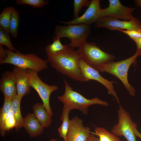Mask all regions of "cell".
Instances as JSON below:
<instances>
[{"label": "cell", "instance_id": "6da1fadb", "mask_svg": "<svg viewBox=\"0 0 141 141\" xmlns=\"http://www.w3.org/2000/svg\"><path fill=\"white\" fill-rule=\"evenodd\" d=\"M46 55L48 62L57 72L74 80L85 82L79 65L81 58L78 50L64 45L61 51L54 54L46 53Z\"/></svg>", "mask_w": 141, "mask_h": 141}, {"label": "cell", "instance_id": "7a4b0ae2", "mask_svg": "<svg viewBox=\"0 0 141 141\" xmlns=\"http://www.w3.org/2000/svg\"><path fill=\"white\" fill-rule=\"evenodd\" d=\"M139 56H141V51H136L133 55L126 59L118 62L109 61L101 65L97 70L108 73L118 78L122 83L129 94L134 97L136 90L128 81V72L132 64L136 66L137 58Z\"/></svg>", "mask_w": 141, "mask_h": 141}, {"label": "cell", "instance_id": "3957f363", "mask_svg": "<svg viewBox=\"0 0 141 141\" xmlns=\"http://www.w3.org/2000/svg\"><path fill=\"white\" fill-rule=\"evenodd\" d=\"M65 91L62 96L57 98L63 103L64 106L70 109H76L80 111L84 115H87L89 107L97 104L105 106L108 105V103L97 97L91 99H87L78 92L73 90L69 84L63 78Z\"/></svg>", "mask_w": 141, "mask_h": 141}, {"label": "cell", "instance_id": "277c9868", "mask_svg": "<svg viewBox=\"0 0 141 141\" xmlns=\"http://www.w3.org/2000/svg\"><path fill=\"white\" fill-rule=\"evenodd\" d=\"M7 54L6 58L0 62L1 64H9L26 69H30L40 72L48 68L47 60L42 59L36 54L30 53L22 54L18 50L16 52L6 49Z\"/></svg>", "mask_w": 141, "mask_h": 141}, {"label": "cell", "instance_id": "5b68a950", "mask_svg": "<svg viewBox=\"0 0 141 141\" xmlns=\"http://www.w3.org/2000/svg\"><path fill=\"white\" fill-rule=\"evenodd\" d=\"M78 48L81 59L97 70L101 65L113 61L116 58L114 55L102 51L94 42H85L80 45Z\"/></svg>", "mask_w": 141, "mask_h": 141}, {"label": "cell", "instance_id": "8992f818", "mask_svg": "<svg viewBox=\"0 0 141 141\" xmlns=\"http://www.w3.org/2000/svg\"><path fill=\"white\" fill-rule=\"evenodd\" d=\"M54 36L61 39L66 37L70 41L69 45L72 48L79 47L86 39L91 32V27L84 24L69 25L67 26H55Z\"/></svg>", "mask_w": 141, "mask_h": 141}, {"label": "cell", "instance_id": "52a82bcc", "mask_svg": "<svg viewBox=\"0 0 141 141\" xmlns=\"http://www.w3.org/2000/svg\"><path fill=\"white\" fill-rule=\"evenodd\" d=\"M28 76L31 87L33 88L37 92L41 98L43 104L50 115L52 116L53 113L50 107V98L51 94L58 89L55 85H48L41 79L37 71L33 70H27Z\"/></svg>", "mask_w": 141, "mask_h": 141}, {"label": "cell", "instance_id": "ba28073f", "mask_svg": "<svg viewBox=\"0 0 141 141\" xmlns=\"http://www.w3.org/2000/svg\"><path fill=\"white\" fill-rule=\"evenodd\" d=\"M118 121L111 130V132L117 137L123 136L128 141H136L133 128L137 125L132 120L130 114L119 106L118 111Z\"/></svg>", "mask_w": 141, "mask_h": 141}, {"label": "cell", "instance_id": "9c48e42d", "mask_svg": "<svg viewBox=\"0 0 141 141\" xmlns=\"http://www.w3.org/2000/svg\"><path fill=\"white\" fill-rule=\"evenodd\" d=\"M95 26L108 28L111 30H125L141 32V22L136 18L133 20L122 21L111 17H101L96 22Z\"/></svg>", "mask_w": 141, "mask_h": 141}, {"label": "cell", "instance_id": "30bf717a", "mask_svg": "<svg viewBox=\"0 0 141 141\" xmlns=\"http://www.w3.org/2000/svg\"><path fill=\"white\" fill-rule=\"evenodd\" d=\"M107 8L102 9L100 12V18L111 17L118 19L129 21L135 19L132 13L136 8L126 7L122 5L119 0H109Z\"/></svg>", "mask_w": 141, "mask_h": 141}, {"label": "cell", "instance_id": "8fae6325", "mask_svg": "<svg viewBox=\"0 0 141 141\" xmlns=\"http://www.w3.org/2000/svg\"><path fill=\"white\" fill-rule=\"evenodd\" d=\"M79 65L85 82L93 80L101 83L107 89L108 93L113 96L118 103L120 105L119 99L113 86L115 81H109L104 78L100 75L98 71L90 67L81 59L79 61Z\"/></svg>", "mask_w": 141, "mask_h": 141}, {"label": "cell", "instance_id": "7c38bea8", "mask_svg": "<svg viewBox=\"0 0 141 141\" xmlns=\"http://www.w3.org/2000/svg\"><path fill=\"white\" fill-rule=\"evenodd\" d=\"M101 9L100 5V0H92L90 1L89 6L81 16L70 21H62L61 23L68 25L84 24L90 26L96 23L100 18Z\"/></svg>", "mask_w": 141, "mask_h": 141}, {"label": "cell", "instance_id": "4fadbf2b", "mask_svg": "<svg viewBox=\"0 0 141 141\" xmlns=\"http://www.w3.org/2000/svg\"><path fill=\"white\" fill-rule=\"evenodd\" d=\"M83 121L76 116L69 120L66 141H86L90 134V128L84 126Z\"/></svg>", "mask_w": 141, "mask_h": 141}, {"label": "cell", "instance_id": "5bb4252c", "mask_svg": "<svg viewBox=\"0 0 141 141\" xmlns=\"http://www.w3.org/2000/svg\"><path fill=\"white\" fill-rule=\"evenodd\" d=\"M0 90L4 99H12L17 93L16 80L13 71H5L3 73L0 80Z\"/></svg>", "mask_w": 141, "mask_h": 141}, {"label": "cell", "instance_id": "9a60e30c", "mask_svg": "<svg viewBox=\"0 0 141 141\" xmlns=\"http://www.w3.org/2000/svg\"><path fill=\"white\" fill-rule=\"evenodd\" d=\"M27 70L15 66L13 71L16 80L17 95L22 97L29 94L31 90Z\"/></svg>", "mask_w": 141, "mask_h": 141}, {"label": "cell", "instance_id": "2e32d148", "mask_svg": "<svg viewBox=\"0 0 141 141\" xmlns=\"http://www.w3.org/2000/svg\"><path fill=\"white\" fill-rule=\"evenodd\" d=\"M23 127L32 138L37 137L44 132V128L38 121L33 113H28L24 119Z\"/></svg>", "mask_w": 141, "mask_h": 141}, {"label": "cell", "instance_id": "e0dca14e", "mask_svg": "<svg viewBox=\"0 0 141 141\" xmlns=\"http://www.w3.org/2000/svg\"><path fill=\"white\" fill-rule=\"evenodd\" d=\"M33 114L44 128H48L52 122L51 116L43 104L37 103L32 106Z\"/></svg>", "mask_w": 141, "mask_h": 141}, {"label": "cell", "instance_id": "ac0fdd59", "mask_svg": "<svg viewBox=\"0 0 141 141\" xmlns=\"http://www.w3.org/2000/svg\"><path fill=\"white\" fill-rule=\"evenodd\" d=\"M22 97L15 95L11 99V111L15 118L16 123V130L18 131L23 127L24 118L21 116L20 103Z\"/></svg>", "mask_w": 141, "mask_h": 141}, {"label": "cell", "instance_id": "d6986e66", "mask_svg": "<svg viewBox=\"0 0 141 141\" xmlns=\"http://www.w3.org/2000/svg\"><path fill=\"white\" fill-rule=\"evenodd\" d=\"M71 110L70 109L64 106L60 118L62 124L58 129L60 137L62 138L64 141H66L68 131L69 121V115Z\"/></svg>", "mask_w": 141, "mask_h": 141}, {"label": "cell", "instance_id": "ffe728a7", "mask_svg": "<svg viewBox=\"0 0 141 141\" xmlns=\"http://www.w3.org/2000/svg\"><path fill=\"white\" fill-rule=\"evenodd\" d=\"M14 9L10 6L5 8L0 15V27L10 33L9 25L12 13Z\"/></svg>", "mask_w": 141, "mask_h": 141}, {"label": "cell", "instance_id": "44dd1931", "mask_svg": "<svg viewBox=\"0 0 141 141\" xmlns=\"http://www.w3.org/2000/svg\"><path fill=\"white\" fill-rule=\"evenodd\" d=\"M16 126L15 119L11 110L5 117L2 127L0 128V133L1 136L3 137L6 131L15 128Z\"/></svg>", "mask_w": 141, "mask_h": 141}, {"label": "cell", "instance_id": "7402d4cb", "mask_svg": "<svg viewBox=\"0 0 141 141\" xmlns=\"http://www.w3.org/2000/svg\"><path fill=\"white\" fill-rule=\"evenodd\" d=\"M20 21L19 13L14 9L11 14L9 25L10 33L13 37L16 38L17 36Z\"/></svg>", "mask_w": 141, "mask_h": 141}, {"label": "cell", "instance_id": "603a6c76", "mask_svg": "<svg viewBox=\"0 0 141 141\" xmlns=\"http://www.w3.org/2000/svg\"><path fill=\"white\" fill-rule=\"evenodd\" d=\"M95 131V134L98 136L100 141H121L118 137L103 128L96 127Z\"/></svg>", "mask_w": 141, "mask_h": 141}, {"label": "cell", "instance_id": "cb8c5ba5", "mask_svg": "<svg viewBox=\"0 0 141 141\" xmlns=\"http://www.w3.org/2000/svg\"><path fill=\"white\" fill-rule=\"evenodd\" d=\"M53 42L47 45L45 50L47 53L54 54L62 50L64 48V45L61 43L60 39L53 37Z\"/></svg>", "mask_w": 141, "mask_h": 141}, {"label": "cell", "instance_id": "d4e9b609", "mask_svg": "<svg viewBox=\"0 0 141 141\" xmlns=\"http://www.w3.org/2000/svg\"><path fill=\"white\" fill-rule=\"evenodd\" d=\"M9 33L0 27V45L6 46L9 50L16 51L11 42Z\"/></svg>", "mask_w": 141, "mask_h": 141}, {"label": "cell", "instance_id": "484cf974", "mask_svg": "<svg viewBox=\"0 0 141 141\" xmlns=\"http://www.w3.org/2000/svg\"><path fill=\"white\" fill-rule=\"evenodd\" d=\"M49 0H16L18 5H28L35 8H41L47 5Z\"/></svg>", "mask_w": 141, "mask_h": 141}, {"label": "cell", "instance_id": "4316f807", "mask_svg": "<svg viewBox=\"0 0 141 141\" xmlns=\"http://www.w3.org/2000/svg\"><path fill=\"white\" fill-rule=\"evenodd\" d=\"M11 99H4L0 112V128L3 125L5 119L11 110Z\"/></svg>", "mask_w": 141, "mask_h": 141}, {"label": "cell", "instance_id": "83f0119b", "mask_svg": "<svg viewBox=\"0 0 141 141\" xmlns=\"http://www.w3.org/2000/svg\"><path fill=\"white\" fill-rule=\"evenodd\" d=\"M90 1L88 0H74L73 1V16L74 19L78 17L80 10L84 6L88 7Z\"/></svg>", "mask_w": 141, "mask_h": 141}, {"label": "cell", "instance_id": "f1b7e54d", "mask_svg": "<svg viewBox=\"0 0 141 141\" xmlns=\"http://www.w3.org/2000/svg\"><path fill=\"white\" fill-rule=\"evenodd\" d=\"M116 30L125 33L129 36L131 39L141 38V32L138 31L120 29H117Z\"/></svg>", "mask_w": 141, "mask_h": 141}, {"label": "cell", "instance_id": "f546056e", "mask_svg": "<svg viewBox=\"0 0 141 141\" xmlns=\"http://www.w3.org/2000/svg\"><path fill=\"white\" fill-rule=\"evenodd\" d=\"M7 54L6 49H4L2 45H0V62L5 59L7 57Z\"/></svg>", "mask_w": 141, "mask_h": 141}, {"label": "cell", "instance_id": "4dcf8cb0", "mask_svg": "<svg viewBox=\"0 0 141 141\" xmlns=\"http://www.w3.org/2000/svg\"><path fill=\"white\" fill-rule=\"evenodd\" d=\"M135 43L137 46V51H141V38H131Z\"/></svg>", "mask_w": 141, "mask_h": 141}, {"label": "cell", "instance_id": "1f68e13d", "mask_svg": "<svg viewBox=\"0 0 141 141\" xmlns=\"http://www.w3.org/2000/svg\"><path fill=\"white\" fill-rule=\"evenodd\" d=\"M86 141H100L99 138L95 136L94 134H91Z\"/></svg>", "mask_w": 141, "mask_h": 141}, {"label": "cell", "instance_id": "d6a6232c", "mask_svg": "<svg viewBox=\"0 0 141 141\" xmlns=\"http://www.w3.org/2000/svg\"><path fill=\"white\" fill-rule=\"evenodd\" d=\"M137 127H135L133 128V131L134 134L136 137H137L141 139V134L137 129Z\"/></svg>", "mask_w": 141, "mask_h": 141}, {"label": "cell", "instance_id": "836d02e7", "mask_svg": "<svg viewBox=\"0 0 141 141\" xmlns=\"http://www.w3.org/2000/svg\"><path fill=\"white\" fill-rule=\"evenodd\" d=\"M134 2L137 6L141 8V0H136Z\"/></svg>", "mask_w": 141, "mask_h": 141}, {"label": "cell", "instance_id": "e575fe53", "mask_svg": "<svg viewBox=\"0 0 141 141\" xmlns=\"http://www.w3.org/2000/svg\"><path fill=\"white\" fill-rule=\"evenodd\" d=\"M50 141H60L59 140H57L54 139H51Z\"/></svg>", "mask_w": 141, "mask_h": 141}]
</instances>
